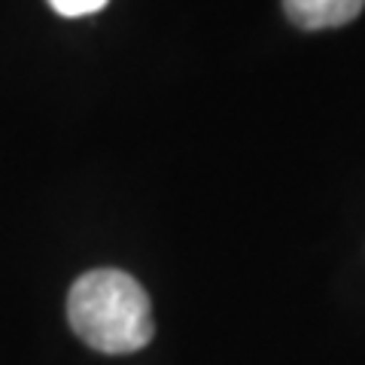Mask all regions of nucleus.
Listing matches in <instances>:
<instances>
[{
	"label": "nucleus",
	"instance_id": "nucleus-3",
	"mask_svg": "<svg viewBox=\"0 0 365 365\" xmlns=\"http://www.w3.org/2000/svg\"><path fill=\"white\" fill-rule=\"evenodd\" d=\"M49 4L55 6V13L58 16H88V13H98V9L107 6V0H49Z\"/></svg>",
	"mask_w": 365,
	"mask_h": 365
},
{
	"label": "nucleus",
	"instance_id": "nucleus-1",
	"mask_svg": "<svg viewBox=\"0 0 365 365\" xmlns=\"http://www.w3.org/2000/svg\"><path fill=\"white\" fill-rule=\"evenodd\" d=\"M67 319L91 350L122 356L153 341L150 295L131 274L98 268L83 274L67 295Z\"/></svg>",
	"mask_w": 365,
	"mask_h": 365
},
{
	"label": "nucleus",
	"instance_id": "nucleus-2",
	"mask_svg": "<svg viewBox=\"0 0 365 365\" xmlns=\"http://www.w3.org/2000/svg\"><path fill=\"white\" fill-rule=\"evenodd\" d=\"M365 0H283L287 19L304 31L341 28L362 13Z\"/></svg>",
	"mask_w": 365,
	"mask_h": 365
}]
</instances>
